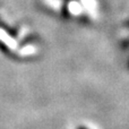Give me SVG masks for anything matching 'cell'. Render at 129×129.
Segmentation results:
<instances>
[{"label":"cell","mask_w":129,"mask_h":129,"mask_svg":"<svg viewBox=\"0 0 129 129\" xmlns=\"http://www.w3.org/2000/svg\"><path fill=\"white\" fill-rule=\"evenodd\" d=\"M79 129H87V128H85V127H80Z\"/></svg>","instance_id":"6da1fadb"}]
</instances>
